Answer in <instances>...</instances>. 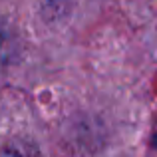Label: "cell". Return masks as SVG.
<instances>
[{"label":"cell","instance_id":"1","mask_svg":"<svg viewBox=\"0 0 157 157\" xmlns=\"http://www.w3.org/2000/svg\"><path fill=\"white\" fill-rule=\"evenodd\" d=\"M0 157H40V151L30 139H12L0 149Z\"/></svg>","mask_w":157,"mask_h":157},{"label":"cell","instance_id":"2","mask_svg":"<svg viewBox=\"0 0 157 157\" xmlns=\"http://www.w3.org/2000/svg\"><path fill=\"white\" fill-rule=\"evenodd\" d=\"M155 145H157V137H155Z\"/></svg>","mask_w":157,"mask_h":157}]
</instances>
